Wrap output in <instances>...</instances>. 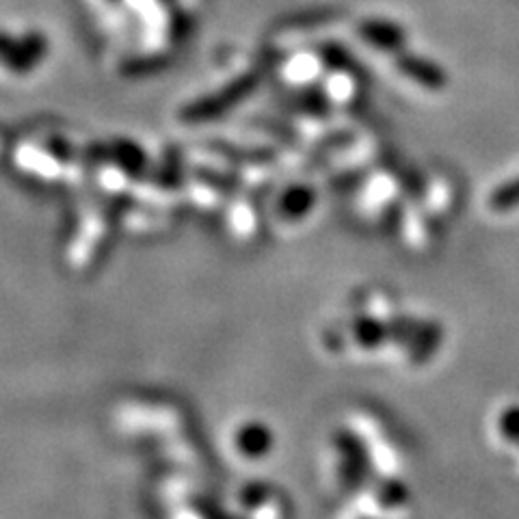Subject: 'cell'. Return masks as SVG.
<instances>
[{
  "label": "cell",
  "mask_w": 519,
  "mask_h": 519,
  "mask_svg": "<svg viewBox=\"0 0 519 519\" xmlns=\"http://www.w3.org/2000/svg\"><path fill=\"white\" fill-rule=\"evenodd\" d=\"M50 52V42L44 33L29 31L20 37L0 31V65L11 74H31L44 63Z\"/></svg>",
  "instance_id": "obj_1"
},
{
  "label": "cell",
  "mask_w": 519,
  "mask_h": 519,
  "mask_svg": "<svg viewBox=\"0 0 519 519\" xmlns=\"http://www.w3.org/2000/svg\"><path fill=\"white\" fill-rule=\"evenodd\" d=\"M396 68L429 91H442L448 85V74L444 72L442 65L418 55H409V52H398Z\"/></svg>",
  "instance_id": "obj_2"
},
{
  "label": "cell",
  "mask_w": 519,
  "mask_h": 519,
  "mask_svg": "<svg viewBox=\"0 0 519 519\" xmlns=\"http://www.w3.org/2000/svg\"><path fill=\"white\" fill-rule=\"evenodd\" d=\"M342 465H344V481L349 487H359L370 472V457L368 450L362 444V439L355 437L353 433H342L338 437Z\"/></svg>",
  "instance_id": "obj_3"
},
{
  "label": "cell",
  "mask_w": 519,
  "mask_h": 519,
  "mask_svg": "<svg viewBox=\"0 0 519 519\" xmlns=\"http://www.w3.org/2000/svg\"><path fill=\"white\" fill-rule=\"evenodd\" d=\"M357 31L364 42L385 52H403L407 44V33L403 26L390 20H364Z\"/></svg>",
  "instance_id": "obj_4"
},
{
  "label": "cell",
  "mask_w": 519,
  "mask_h": 519,
  "mask_svg": "<svg viewBox=\"0 0 519 519\" xmlns=\"http://www.w3.org/2000/svg\"><path fill=\"white\" fill-rule=\"evenodd\" d=\"M251 89H254V78H251V76L238 78L236 83H232L228 89H223L221 93H217V96L206 98L202 104H195L193 115L202 117V115H210V113H221V111L228 109L232 102L245 98Z\"/></svg>",
  "instance_id": "obj_5"
},
{
  "label": "cell",
  "mask_w": 519,
  "mask_h": 519,
  "mask_svg": "<svg viewBox=\"0 0 519 519\" xmlns=\"http://www.w3.org/2000/svg\"><path fill=\"white\" fill-rule=\"evenodd\" d=\"M236 446L241 455H245L249 459H260L271 450L273 435L269 429L264 427V424H258V422L247 424V427L238 431Z\"/></svg>",
  "instance_id": "obj_6"
},
{
  "label": "cell",
  "mask_w": 519,
  "mask_h": 519,
  "mask_svg": "<svg viewBox=\"0 0 519 519\" xmlns=\"http://www.w3.org/2000/svg\"><path fill=\"white\" fill-rule=\"evenodd\" d=\"M442 325L422 321L416 336L411 338V362H427L431 355H435L439 342H442Z\"/></svg>",
  "instance_id": "obj_7"
},
{
  "label": "cell",
  "mask_w": 519,
  "mask_h": 519,
  "mask_svg": "<svg viewBox=\"0 0 519 519\" xmlns=\"http://www.w3.org/2000/svg\"><path fill=\"white\" fill-rule=\"evenodd\" d=\"M353 334L355 340L364 346V349H377L379 344H383L385 340L394 338V327L392 321H377V318H357L353 323Z\"/></svg>",
  "instance_id": "obj_8"
},
{
  "label": "cell",
  "mask_w": 519,
  "mask_h": 519,
  "mask_svg": "<svg viewBox=\"0 0 519 519\" xmlns=\"http://www.w3.org/2000/svg\"><path fill=\"white\" fill-rule=\"evenodd\" d=\"M489 208L494 212H511L519 208V176L496 186L489 195Z\"/></svg>",
  "instance_id": "obj_9"
},
{
  "label": "cell",
  "mask_w": 519,
  "mask_h": 519,
  "mask_svg": "<svg viewBox=\"0 0 519 519\" xmlns=\"http://www.w3.org/2000/svg\"><path fill=\"white\" fill-rule=\"evenodd\" d=\"M498 431L504 439L519 444V405H511L502 411L498 420Z\"/></svg>",
  "instance_id": "obj_10"
},
{
  "label": "cell",
  "mask_w": 519,
  "mask_h": 519,
  "mask_svg": "<svg viewBox=\"0 0 519 519\" xmlns=\"http://www.w3.org/2000/svg\"><path fill=\"white\" fill-rule=\"evenodd\" d=\"M111 3H117V0H111Z\"/></svg>",
  "instance_id": "obj_11"
}]
</instances>
